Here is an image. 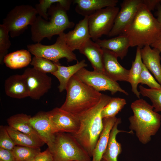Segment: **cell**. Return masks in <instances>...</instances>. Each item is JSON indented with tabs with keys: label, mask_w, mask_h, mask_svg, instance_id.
I'll use <instances>...</instances> for the list:
<instances>
[{
	"label": "cell",
	"mask_w": 161,
	"mask_h": 161,
	"mask_svg": "<svg viewBox=\"0 0 161 161\" xmlns=\"http://www.w3.org/2000/svg\"><path fill=\"white\" fill-rule=\"evenodd\" d=\"M112 97L102 94L99 102L93 107L77 116L80 121L78 131L72 134L90 157L103 128L101 112Z\"/></svg>",
	"instance_id": "1"
},
{
	"label": "cell",
	"mask_w": 161,
	"mask_h": 161,
	"mask_svg": "<svg viewBox=\"0 0 161 161\" xmlns=\"http://www.w3.org/2000/svg\"><path fill=\"white\" fill-rule=\"evenodd\" d=\"M123 33L129 37L130 47L140 48L151 46L159 37L161 25L143 4V0L132 21Z\"/></svg>",
	"instance_id": "2"
},
{
	"label": "cell",
	"mask_w": 161,
	"mask_h": 161,
	"mask_svg": "<svg viewBox=\"0 0 161 161\" xmlns=\"http://www.w3.org/2000/svg\"><path fill=\"white\" fill-rule=\"evenodd\" d=\"M133 115L129 118L130 129L134 131L139 141L143 144L148 143L152 136L159 129L161 116L143 99H139L131 105Z\"/></svg>",
	"instance_id": "3"
},
{
	"label": "cell",
	"mask_w": 161,
	"mask_h": 161,
	"mask_svg": "<svg viewBox=\"0 0 161 161\" xmlns=\"http://www.w3.org/2000/svg\"><path fill=\"white\" fill-rule=\"evenodd\" d=\"M66 90L65 100L60 108L77 116L95 106L102 95L82 82L75 75L69 80Z\"/></svg>",
	"instance_id": "4"
},
{
	"label": "cell",
	"mask_w": 161,
	"mask_h": 161,
	"mask_svg": "<svg viewBox=\"0 0 161 161\" xmlns=\"http://www.w3.org/2000/svg\"><path fill=\"white\" fill-rule=\"evenodd\" d=\"M47 13L50 16L49 20L39 16L31 26V38L34 42L40 43L45 38L50 40L54 35H58L75 26L74 23L69 20L67 10L59 3L52 5Z\"/></svg>",
	"instance_id": "5"
},
{
	"label": "cell",
	"mask_w": 161,
	"mask_h": 161,
	"mask_svg": "<svg viewBox=\"0 0 161 161\" xmlns=\"http://www.w3.org/2000/svg\"><path fill=\"white\" fill-rule=\"evenodd\" d=\"M55 135L51 152L53 161H91V157L72 134L59 132Z\"/></svg>",
	"instance_id": "6"
},
{
	"label": "cell",
	"mask_w": 161,
	"mask_h": 161,
	"mask_svg": "<svg viewBox=\"0 0 161 161\" xmlns=\"http://www.w3.org/2000/svg\"><path fill=\"white\" fill-rule=\"evenodd\" d=\"M37 14L35 7L31 5L17 6L8 13L2 24L8 31L11 37H17L25 31L28 25L33 24Z\"/></svg>",
	"instance_id": "7"
},
{
	"label": "cell",
	"mask_w": 161,
	"mask_h": 161,
	"mask_svg": "<svg viewBox=\"0 0 161 161\" xmlns=\"http://www.w3.org/2000/svg\"><path fill=\"white\" fill-rule=\"evenodd\" d=\"M65 35L63 32L58 35L55 43L51 45H44L40 43L28 44L27 50L34 56L46 58L55 64L60 63V59L64 58L68 62L77 60L76 55L66 42Z\"/></svg>",
	"instance_id": "8"
},
{
	"label": "cell",
	"mask_w": 161,
	"mask_h": 161,
	"mask_svg": "<svg viewBox=\"0 0 161 161\" xmlns=\"http://www.w3.org/2000/svg\"><path fill=\"white\" fill-rule=\"evenodd\" d=\"M119 11V8L116 6L108 7L98 10L88 16L91 39L96 41L103 35H108Z\"/></svg>",
	"instance_id": "9"
},
{
	"label": "cell",
	"mask_w": 161,
	"mask_h": 161,
	"mask_svg": "<svg viewBox=\"0 0 161 161\" xmlns=\"http://www.w3.org/2000/svg\"><path fill=\"white\" fill-rule=\"evenodd\" d=\"M74 75L82 82L98 92L109 91L113 95L119 92L126 95H129L117 82L111 79L104 73L94 70L89 71L84 67Z\"/></svg>",
	"instance_id": "10"
},
{
	"label": "cell",
	"mask_w": 161,
	"mask_h": 161,
	"mask_svg": "<svg viewBox=\"0 0 161 161\" xmlns=\"http://www.w3.org/2000/svg\"><path fill=\"white\" fill-rule=\"evenodd\" d=\"M52 132L76 133L80 126L79 120L76 115L56 107L48 112Z\"/></svg>",
	"instance_id": "11"
},
{
	"label": "cell",
	"mask_w": 161,
	"mask_h": 161,
	"mask_svg": "<svg viewBox=\"0 0 161 161\" xmlns=\"http://www.w3.org/2000/svg\"><path fill=\"white\" fill-rule=\"evenodd\" d=\"M23 74L28 87L29 97L33 99H39L51 87V78L47 74L40 72L33 67L27 68Z\"/></svg>",
	"instance_id": "12"
},
{
	"label": "cell",
	"mask_w": 161,
	"mask_h": 161,
	"mask_svg": "<svg viewBox=\"0 0 161 161\" xmlns=\"http://www.w3.org/2000/svg\"><path fill=\"white\" fill-rule=\"evenodd\" d=\"M143 0H124L114 20L108 36H117L124 32L135 17Z\"/></svg>",
	"instance_id": "13"
},
{
	"label": "cell",
	"mask_w": 161,
	"mask_h": 161,
	"mask_svg": "<svg viewBox=\"0 0 161 161\" xmlns=\"http://www.w3.org/2000/svg\"><path fill=\"white\" fill-rule=\"evenodd\" d=\"M30 121L34 130L51 152L53 148L55 135L52 131L48 112H38L31 117Z\"/></svg>",
	"instance_id": "14"
},
{
	"label": "cell",
	"mask_w": 161,
	"mask_h": 161,
	"mask_svg": "<svg viewBox=\"0 0 161 161\" xmlns=\"http://www.w3.org/2000/svg\"><path fill=\"white\" fill-rule=\"evenodd\" d=\"M102 49L104 73L114 81L128 82L129 70L120 64L117 60V57L113 52L107 49Z\"/></svg>",
	"instance_id": "15"
},
{
	"label": "cell",
	"mask_w": 161,
	"mask_h": 161,
	"mask_svg": "<svg viewBox=\"0 0 161 161\" xmlns=\"http://www.w3.org/2000/svg\"><path fill=\"white\" fill-rule=\"evenodd\" d=\"M88 20V16L84 17L76 24L73 30L65 33L66 42L72 51L79 50L86 42L91 39Z\"/></svg>",
	"instance_id": "16"
},
{
	"label": "cell",
	"mask_w": 161,
	"mask_h": 161,
	"mask_svg": "<svg viewBox=\"0 0 161 161\" xmlns=\"http://www.w3.org/2000/svg\"><path fill=\"white\" fill-rule=\"evenodd\" d=\"M140 52L143 64L161 86V56L160 52L157 49H151L150 46L146 45L141 49Z\"/></svg>",
	"instance_id": "17"
},
{
	"label": "cell",
	"mask_w": 161,
	"mask_h": 161,
	"mask_svg": "<svg viewBox=\"0 0 161 161\" xmlns=\"http://www.w3.org/2000/svg\"><path fill=\"white\" fill-rule=\"evenodd\" d=\"M101 48L109 50L117 57L123 59L126 55L130 47L128 36L123 33L109 39H98L95 41Z\"/></svg>",
	"instance_id": "18"
},
{
	"label": "cell",
	"mask_w": 161,
	"mask_h": 161,
	"mask_svg": "<svg viewBox=\"0 0 161 161\" xmlns=\"http://www.w3.org/2000/svg\"><path fill=\"white\" fill-rule=\"evenodd\" d=\"M4 89L6 95L10 97L21 99L29 97L25 78L23 75H12L5 80Z\"/></svg>",
	"instance_id": "19"
},
{
	"label": "cell",
	"mask_w": 161,
	"mask_h": 161,
	"mask_svg": "<svg viewBox=\"0 0 161 161\" xmlns=\"http://www.w3.org/2000/svg\"><path fill=\"white\" fill-rule=\"evenodd\" d=\"M90 62L94 70L104 73L103 51L98 44L91 39L88 40L79 49Z\"/></svg>",
	"instance_id": "20"
},
{
	"label": "cell",
	"mask_w": 161,
	"mask_h": 161,
	"mask_svg": "<svg viewBox=\"0 0 161 161\" xmlns=\"http://www.w3.org/2000/svg\"><path fill=\"white\" fill-rule=\"evenodd\" d=\"M76 4L75 11L78 13L89 16L97 11L108 7H115L117 0H74Z\"/></svg>",
	"instance_id": "21"
},
{
	"label": "cell",
	"mask_w": 161,
	"mask_h": 161,
	"mask_svg": "<svg viewBox=\"0 0 161 161\" xmlns=\"http://www.w3.org/2000/svg\"><path fill=\"white\" fill-rule=\"evenodd\" d=\"M117 118L115 117L103 119V129L92 152V161H101L108 144L110 133Z\"/></svg>",
	"instance_id": "22"
},
{
	"label": "cell",
	"mask_w": 161,
	"mask_h": 161,
	"mask_svg": "<svg viewBox=\"0 0 161 161\" xmlns=\"http://www.w3.org/2000/svg\"><path fill=\"white\" fill-rule=\"evenodd\" d=\"M56 64L57 69L52 74L55 76L59 81V85L58 88L60 92L66 90L69 80L74 75L81 69L88 66L84 60L77 61L76 64L68 66H61L60 63Z\"/></svg>",
	"instance_id": "23"
},
{
	"label": "cell",
	"mask_w": 161,
	"mask_h": 161,
	"mask_svg": "<svg viewBox=\"0 0 161 161\" xmlns=\"http://www.w3.org/2000/svg\"><path fill=\"white\" fill-rule=\"evenodd\" d=\"M121 122V119L117 118L110 133L108 144L101 161H117L118 156L121 153L122 149L121 144L117 140V135L122 132H127L130 133L132 132L119 130L118 126Z\"/></svg>",
	"instance_id": "24"
},
{
	"label": "cell",
	"mask_w": 161,
	"mask_h": 161,
	"mask_svg": "<svg viewBox=\"0 0 161 161\" xmlns=\"http://www.w3.org/2000/svg\"><path fill=\"white\" fill-rule=\"evenodd\" d=\"M31 117L30 115L26 114H17L10 117L7 119V121L10 127L19 131L41 140L31 124L30 121Z\"/></svg>",
	"instance_id": "25"
},
{
	"label": "cell",
	"mask_w": 161,
	"mask_h": 161,
	"mask_svg": "<svg viewBox=\"0 0 161 161\" xmlns=\"http://www.w3.org/2000/svg\"><path fill=\"white\" fill-rule=\"evenodd\" d=\"M31 53L27 50L22 49L7 55L3 59V63L12 69L22 68L27 66L32 61Z\"/></svg>",
	"instance_id": "26"
},
{
	"label": "cell",
	"mask_w": 161,
	"mask_h": 161,
	"mask_svg": "<svg viewBox=\"0 0 161 161\" xmlns=\"http://www.w3.org/2000/svg\"><path fill=\"white\" fill-rule=\"evenodd\" d=\"M141 49L137 47L134 60L132 62L131 69L129 70L128 80V82L131 86L132 92L139 99L140 98V94L137 88L143 65L141 57Z\"/></svg>",
	"instance_id": "27"
},
{
	"label": "cell",
	"mask_w": 161,
	"mask_h": 161,
	"mask_svg": "<svg viewBox=\"0 0 161 161\" xmlns=\"http://www.w3.org/2000/svg\"><path fill=\"white\" fill-rule=\"evenodd\" d=\"M6 127L9 135L16 145L40 148L45 144L40 139L19 131L9 126Z\"/></svg>",
	"instance_id": "28"
},
{
	"label": "cell",
	"mask_w": 161,
	"mask_h": 161,
	"mask_svg": "<svg viewBox=\"0 0 161 161\" xmlns=\"http://www.w3.org/2000/svg\"><path fill=\"white\" fill-rule=\"evenodd\" d=\"M72 1L70 0H40L39 3L36 4L35 8L39 16L48 20L49 16L47 12L54 4L59 3L62 7L67 11L70 8Z\"/></svg>",
	"instance_id": "29"
},
{
	"label": "cell",
	"mask_w": 161,
	"mask_h": 161,
	"mask_svg": "<svg viewBox=\"0 0 161 161\" xmlns=\"http://www.w3.org/2000/svg\"><path fill=\"white\" fill-rule=\"evenodd\" d=\"M126 104V101L124 98L112 97L102 111V118L115 117Z\"/></svg>",
	"instance_id": "30"
},
{
	"label": "cell",
	"mask_w": 161,
	"mask_h": 161,
	"mask_svg": "<svg viewBox=\"0 0 161 161\" xmlns=\"http://www.w3.org/2000/svg\"><path fill=\"white\" fill-rule=\"evenodd\" d=\"M41 151L40 148L18 145L12 150L16 161H33Z\"/></svg>",
	"instance_id": "31"
},
{
	"label": "cell",
	"mask_w": 161,
	"mask_h": 161,
	"mask_svg": "<svg viewBox=\"0 0 161 161\" xmlns=\"http://www.w3.org/2000/svg\"><path fill=\"white\" fill-rule=\"evenodd\" d=\"M139 92L144 97L148 98L156 112H161V88L160 89L147 88L140 85Z\"/></svg>",
	"instance_id": "32"
},
{
	"label": "cell",
	"mask_w": 161,
	"mask_h": 161,
	"mask_svg": "<svg viewBox=\"0 0 161 161\" xmlns=\"http://www.w3.org/2000/svg\"><path fill=\"white\" fill-rule=\"evenodd\" d=\"M30 64L35 69L43 73L52 74L57 69L56 64L46 58L34 56L32 58Z\"/></svg>",
	"instance_id": "33"
},
{
	"label": "cell",
	"mask_w": 161,
	"mask_h": 161,
	"mask_svg": "<svg viewBox=\"0 0 161 161\" xmlns=\"http://www.w3.org/2000/svg\"><path fill=\"white\" fill-rule=\"evenodd\" d=\"M9 32L3 25H0V63H3V59L7 54L8 50L11 45L9 39Z\"/></svg>",
	"instance_id": "34"
},
{
	"label": "cell",
	"mask_w": 161,
	"mask_h": 161,
	"mask_svg": "<svg viewBox=\"0 0 161 161\" xmlns=\"http://www.w3.org/2000/svg\"><path fill=\"white\" fill-rule=\"evenodd\" d=\"M140 83L142 84H145L151 89L161 88V85L156 81L144 64L139 80Z\"/></svg>",
	"instance_id": "35"
},
{
	"label": "cell",
	"mask_w": 161,
	"mask_h": 161,
	"mask_svg": "<svg viewBox=\"0 0 161 161\" xmlns=\"http://www.w3.org/2000/svg\"><path fill=\"white\" fill-rule=\"evenodd\" d=\"M9 135L6 126H0V148L12 151L16 146Z\"/></svg>",
	"instance_id": "36"
},
{
	"label": "cell",
	"mask_w": 161,
	"mask_h": 161,
	"mask_svg": "<svg viewBox=\"0 0 161 161\" xmlns=\"http://www.w3.org/2000/svg\"><path fill=\"white\" fill-rule=\"evenodd\" d=\"M33 161H53V154L48 148L44 151L39 153Z\"/></svg>",
	"instance_id": "37"
},
{
	"label": "cell",
	"mask_w": 161,
	"mask_h": 161,
	"mask_svg": "<svg viewBox=\"0 0 161 161\" xmlns=\"http://www.w3.org/2000/svg\"><path fill=\"white\" fill-rule=\"evenodd\" d=\"M0 161H16L12 150L0 148Z\"/></svg>",
	"instance_id": "38"
},
{
	"label": "cell",
	"mask_w": 161,
	"mask_h": 161,
	"mask_svg": "<svg viewBox=\"0 0 161 161\" xmlns=\"http://www.w3.org/2000/svg\"><path fill=\"white\" fill-rule=\"evenodd\" d=\"M143 2L151 11L156 8L158 4H161V0H143Z\"/></svg>",
	"instance_id": "39"
},
{
	"label": "cell",
	"mask_w": 161,
	"mask_h": 161,
	"mask_svg": "<svg viewBox=\"0 0 161 161\" xmlns=\"http://www.w3.org/2000/svg\"><path fill=\"white\" fill-rule=\"evenodd\" d=\"M151 46L153 48L157 49L160 52L161 55V34L158 39Z\"/></svg>",
	"instance_id": "40"
},
{
	"label": "cell",
	"mask_w": 161,
	"mask_h": 161,
	"mask_svg": "<svg viewBox=\"0 0 161 161\" xmlns=\"http://www.w3.org/2000/svg\"><path fill=\"white\" fill-rule=\"evenodd\" d=\"M156 8L157 11L156 13L157 18H156L158 22L161 25V4H158Z\"/></svg>",
	"instance_id": "41"
}]
</instances>
